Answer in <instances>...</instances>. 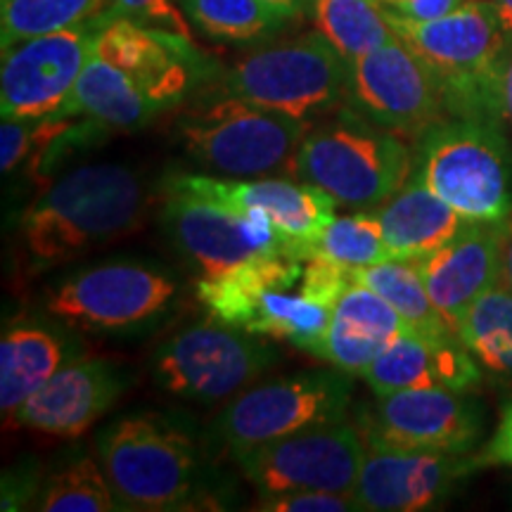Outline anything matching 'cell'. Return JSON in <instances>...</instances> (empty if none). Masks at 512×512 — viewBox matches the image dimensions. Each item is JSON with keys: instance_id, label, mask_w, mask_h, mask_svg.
<instances>
[{"instance_id": "obj_1", "label": "cell", "mask_w": 512, "mask_h": 512, "mask_svg": "<svg viewBox=\"0 0 512 512\" xmlns=\"http://www.w3.org/2000/svg\"><path fill=\"white\" fill-rule=\"evenodd\" d=\"M200 76L192 38L128 17L105 15V27L74 93L57 114L91 117L136 131L181 105Z\"/></svg>"}, {"instance_id": "obj_2", "label": "cell", "mask_w": 512, "mask_h": 512, "mask_svg": "<svg viewBox=\"0 0 512 512\" xmlns=\"http://www.w3.org/2000/svg\"><path fill=\"white\" fill-rule=\"evenodd\" d=\"M150 195L124 164H79L62 171L19 219V245L29 273H43L136 233Z\"/></svg>"}, {"instance_id": "obj_3", "label": "cell", "mask_w": 512, "mask_h": 512, "mask_svg": "<svg viewBox=\"0 0 512 512\" xmlns=\"http://www.w3.org/2000/svg\"><path fill=\"white\" fill-rule=\"evenodd\" d=\"M98 458L124 510H188L207 501L200 446L174 415H121L98 434Z\"/></svg>"}, {"instance_id": "obj_4", "label": "cell", "mask_w": 512, "mask_h": 512, "mask_svg": "<svg viewBox=\"0 0 512 512\" xmlns=\"http://www.w3.org/2000/svg\"><path fill=\"white\" fill-rule=\"evenodd\" d=\"M387 17L396 36L437 76L446 117L501 124L498 69L510 36L489 0H465L434 19H406L389 10Z\"/></svg>"}, {"instance_id": "obj_5", "label": "cell", "mask_w": 512, "mask_h": 512, "mask_svg": "<svg viewBox=\"0 0 512 512\" xmlns=\"http://www.w3.org/2000/svg\"><path fill=\"white\" fill-rule=\"evenodd\" d=\"M292 174L325 190L337 204L370 209L389 200L411 178L413 147L408 138L347 105L330 121L309 128Z\"/></svg>"}, {"instance_id": "obj_6", "label": "cell", "mask_w": 512, "mask_h": 512, "mask_svg": "<svg viewBox=\"0 0 512 512\" xmlns=\"http://www.w3.org/2000/svg\"><path fill=\"white\" fill-rule=\"evenodd\" d=\"M418 178L470 221L512 219V143L498 121L444 117L413 143Z\"/></svg>"}, {"instance_id": "obj_7", "label": "cell", "mask_w": 512, "mask_h": 512, "mask_svg": "<svg viewBox=\"0 0 512 512\" xmlns=\"http://www.w3.org/2000/svg\"><path fill=\"white\" fill-rule=\"evenodd\" d=\"M306 261L264 254L211 280H197V299L211 318L252 335L275 337L313 354L328 330L332 306L302 290Z\"/></svg>"}, {"instance_id": "obj_8", "label": "cell", "mask_w": 512, "mask_h": 512, "mask_svg": "<svg viewBox=\"0 0 512 512\" xmlns=\"http://www.w3.org/2000/svg\"><path fill=\"white\" fill-rule=\"evenodd\" d=\"M351 396V375L339 368L249 384L209 422L207 446L216 456L238 460L290 434L349 418Z\"/></svg>"}, {"instance_id": "obj_9", "label": "cell", "mask_w": 512, "mask_h": 512, "mask_svg": "<svg viewBox=\"0 0 512 512\" xmlns=\"http://www.w3.org/2000/svg\"><path fill=\"white\" fill-rule=\"evenodd\" d=\"M309 121L219 95L176 121L178 143L202 169L223 178H261L292 171Z\"/></svg>"}, {"instance_id": "obj_10", "label": "cell", "mask_w": 512, "mask_h": 512, "mask_svg": "<svg viewBox=\"0 0 512 512\" xmlns=\"http://www.w3.org/2000/svg\"><path fill=\"white\" fill-rule=\"evenodd\" d=\"M349 83L351 64L316 29L242 57L223 74L221 93L311 121L349 105Z\"/></svg>"}, {"instance_id": "obj_11", "label": "cell", "mask_w": 512, "mask_h": 512, "mask_svg": "<svg viewBox=\"0 0 512 512\" xmlns=\"http://www.w3.org/2000/svg\"><path fill=\"white\" fill-rule=\"evenodd\" d=\"M178 297V280L145 261H102L43 292V313L76 330L136 332L157 323Z\"/></svg>"}, {"instance_id": "obj_12", "label": "cell", "mask_w": 512, "mask_h": 512, "mask_svg": "<svg viewBox=\"0 0 512 512\" xmlns=\"http://www.w3.org/2000/svg\"><path fill=\"white\" fill-rule=\"evenodd\" d=\"M278 358L261 335L211 318L159 344L152 356V380L176 399L219 403L254 384Z\"/></svg>"}, {"instance_id": "obj_13", "label": "cell", "mask_w": 512, "mask_h": 512, "mask_svg": "<svg viewBox=\"0 0 512 512\" xmlns=\"http://www.w3.org/2000/svg\"><path fill=\"white\" fill-rule=\"evenodd\" d=\"M162 223L197 280L219 278L256 256L285 254L283 235L264 209H228L166 188Z\"/></svg>"}, {"instance_id": "obj_14", "label": "cell", "mask_w": 512, "mask_h": 512, "mask_svg": "<svg viewBox=\"0 0 512 512\" xmlns=\"http://www.w3.org/2000/svg\"><path fill=\"white\" fill-rule=\"evenodd\" d=\"M366 451V439L358 425L344 418L254 448L235 463L259 496L292 489L354 496Z\"/></svg>"}, {"instance_id": "obj_15", "label": "cell", "mask_w": 512, "mask_h": 512, "mask_svg": "<svg viewBox=\"0 0 512 512\" xmlns=\"http://www.w3.org/2000/svg\"><path fill=\"white\" fill-rule=\"evenodd\" d=\"M366 446L403 451L472 453L484 437L486 415L470 392L401 389L377 396L356 420Z\"/></svg>"}, {"instance_id": "obj_16", "label": "cell", "mask_w": 512, "mask_h": 512, "mask_svg": "<svg viewBox=\"0 0 512 512\" xmlns=\"http://www.w3.org/2000/svg\"><path fill=\"white\" fill-rule=\"evenodd\" d=\"M351 64L349 107L415 143L446 117L437 76L399 36Z\"/></svg>"}, {"instance_id": "obj_17", "label": "cell", "mask_w": 512, "mask_h": 512, "mask_svg": "<svg viewBox=\"0 0 512 512\" xmlns=\"http://www.w3.org/2000/svg\"><path fill=\"white\" fill-rule=\"evenodd\" d=\"M102 27H105V12L79 27L27 38L3 50V64H0L3 117L36 119L60 112L74 93Z\"/></svg>"}, {"instance_id": "obj_18", "label": "cell", "mask_w": 512, "mask_h": 512, "mask_svg": "<svg viewBox=\"0 0 512 512\" xmlns=\"http://www.w3.org/2000/svg\"><path fill=\"white\" fill-rule=\"evenodd\" d=\"M166 188L190 192L228 209H264L285 242V254L306 261L325 228L335 221L337 202L325 190L304 181L280 176H261L259 181H238L204 174H176Z\"/></svg>"}, {"instance_id": "obj_19", "label": "cell", "mask_w": 512, "mask_h": 512, "mask_svg": "<svg viewBox=\"0 0 512 512\" xmlns=\"http://www.w3.org/2000/svg\"><path fill=\"white\" fill-rule=\"evenodd\" d=\"M354 501L363 512H418L444 503L453 489L477 472L482 460L472 453L403 451L366 446Z\"/></svg>"}, {"instance_id": "obj_20", "label": "cell", "mask_w": 512, "mask_h": 512, "mask_svg": "<svg viewBox=\"0 0 512 512\" xmlns=\"http://www.w3.org/2000/svg\"><path fill=\"white\" fill-rule=\"evenodd\" d=\"M126 387V370L117 363L105 358H74L29 396L12 425L48 437H81L117 406Z\"/></svg>"}, {"instance_id": "obj_21", "label": "cell", "mask_w": 512, "mask_h": 512, "mask_svg": "<svg viewBox=\"0 0 512 512\" xmlns=\"http://www.w3.org/2000/svg\"><path fill=\"white\" fill-rule=\"evenodd\" d=\"M505 226L470 221L444 247L415 261L427 294L456 335L467 309L503 283Z\"/></svg>"}, {"instance_id": "obj_22", "label": "cell", "mask_w": 512, "mask_h": 512, "mask_svg": "<svg viewBox=\"0 0 512 512\" xmlns=\"http://www.w3.org/2000/svg\"><path fill=\"white\" fill-rule=\"evenodd\" d=\"M377 396L401 389H456L472 392L482 382V366L460 339H427L411 332L363 370Z\"/></svg>"}, {"instance_id": "obj_23", "label": "cell", "mask_w": 512, "mask_h": 512, "mask_svg": "<svg viewBox=\"0 0 512 512\" xmlns=\"http://www.w3.org/2000/svg\"><path fill=\"white\" fill-rule=\"evenodd\" d=\"M406 320L366 285H349L332 309L328 330L313 356L349 375H363L396 339L411 335Z\"/></svg>"}, {"instance_id": "obj_24", "label": "cell", "mask_w": 512, "mask_h": 512, "mask_svg": "<svg viewBox=\"0 0 512 512\" xmlns=\"http://www.w3.org/2000/svg\"><path fill=\"white\" fill-rule=\"evenodd\" d=\"M62 325L46 313L17 316L5 325L0 339V408L5 425L15 420L31 394L76 358Z\"/></svg>"}, {"instance_id": "obj_25", "label": "cell", "mask_w": 512, "mask_h": 512, "mask_svg": "<svg viewBox=\"0 0 512 512\" xmlns=\"http://www.w3.org/2000/svg\"><path fill=\"white\" fill-rule=\"evenodd\" d=\"M373 214L380 221L389 256L401 261H418L432 254L470 223L413 176L389 200L373 207Z\"/></svg>"}, {"instance_id": "obj_26", "label": "cell", "mask_w": 512, "mask_h": 512, "mask_svg": "<svg viewBox=\"0 0 512 512\" xmlns=\"http://www.w3.org/2000/svg\"><path fill=\"white\" fill-rule=\"evenodd\" d=\"M354 283L366 285L387 299L415 335L427 339H460L427 294L415 261L387 259L375 266L358 268L354 271Z\"/></svg>"}, {"instance_id": "obj_27", "label": "cell", "mask_w": 512, "mask_h": 512, "mask_svg": "<svg viewBox=\"0 0 512 512\" xmlns=\"http://www.w3.org/2000/svg\"><path fill=\"white\" fill-rule=\"evenodd\" d=\"M458 337L486 373L512 382V290L498 283L484 292L458 325Z\"/></svg>"}, {"instance_id": "obj_28", "label": "cell", "mask_w": 512, "mask_h": 512, "mask_svg": "<svg viewBox=\"0 0 512 512\" xmlns=\"http://www.w3.org/2000/svg\"><path fill=\"white\" fill-rule=\"evenodd\" d=\"M316 29L347 62L394 41L387 10L377 0H311Z\"/></svg>"}, {"instance_id": "obj_29", "label": "cell", "mask_w": 512, "mask_h": 512, "mask_svg": "<svg viewBox=\"0 0 512 512\" xmlns=\"http://www.w3.org/2000/svg\"><path fill=\"white\" fill-rule=\"evenodd\" d=\"M34 510L43 512H112L124 510L102 463L79 456L57 467L41 482Z\"/></svg>"}, {"instance_id": "obj_30", "label": "cell", "mask_w": 512, "mask_h": 512, "mask_svg": "<svg viewBox=\"0 0 512 512\" xmlns=\"http://www.w3.org/2000/svg\"><path fill=\"white\" fill-rule=\"evenodd\" d=\"M183 10L202 34L230 43L261 41L287 22L261 0H183Z\"/></svg>"}, {"instance_id": "obj_31", "label": "cell", "mask_w": 512, "mask_h": 512, "mask_svg": "<svg viewBox=\"0 0 512 512\" xmlns=\"http://www.w3.org/2000/svg\"><path fill=\"white\" fill-rule=\"evenodd\" d=\"M102 10L105 0H0L3 50L27 38L79 27Z\"/></svg>"}, {"instance_id": "obj_32", "label": "cell", "mask_w": 512, "mask_h": 512, "mask_svg": "<svg viewBox=\"0 0 512 512\" xmlns=\"http://www.w3.org/2000/svg\"><path fill=\"white\" fill-rule=\"evenodd\" d=\"M320 256L332 264L358 271L392 259L384 245L380 221L375 219L373 209H361L356 214L339 216L325 228V233L313 242L309 259ZM306 259V261H309Z\"/></svg>"}, {"instance_id": "obj_33", "label": "cell", "mask_w": 512, "mask_h": 512, "mask_svg": "<svg viewBox=\"0 0 512 512\" xmlns=\"http://www.w3.org/2000/svg\"><path fill=\"white\" fill-rule=\"evenodd\" d=\"M254 510L261 512H349L358 510L351 494L320 489H292L259 496Z\"/></svg>"}, {"instance_id": "obj_34", "label": "cell", "mask_w": 512, "mask_h": 512, "mask_svg": "<svg viewBox=\"0 0 512 512\" xmlns=\"http://www.w3.org/2000/svg\"><path fill=\"white\" fill-rule=\"evenodd\" d=\"M102 12L110 17L136 19V22L150 24V27L192 38L188 24H185L174 0H105V10Z\"/></svg>"}, {"instance_id": "obj_35", "label": "cell", "mask_w": 512, "mask_h": 512, "mask_svg": "<svg viewBox=\"0 0 512 512\" xmlns=\"http://www.w3.org/2000/svg\"><path fill=\"white\" fill-rule=\"evenodd\" d=\"M479 460H482V465L512 467V401L503 406L494 437L486 441L484 451L479 453Z\"/></svg>"}, {"instance_id": "obj_36", "label": "cell", "mask_w": 512, "mask_h": 512, "mask_svg": "<svg viewBox=\"0 0 512 512\" xmlns=\"http://www.w3.org/2000/svg\"><path fill=\"white\" fill-rule=\"evenodd\" d=\"M377 3L406 19H434L460 8L465 0H377Z\"/></svg>"}, {"instance_id": "obj_37", "label": "cell", "mask_w": 512, "mask_h": 512, "mask_svg": "<svg viewBox=\"0 0 512 512\" xmlns=\"http://www.w3.org/2000/svg\"><path fill=\"white\" fill-rule=\"evenodd\" d=\"M498 112H501V124L512 143V36L503 50L501 69H498Z\"/></svg>"}, {"instance_id": "obj_38", "label": "cell", "mask_w": 512, "mask_h": 512, "mask_svg": "<svg viewBox=\"0 0 512 512\" xmlns=\"http://www.w3.org/2000/svg\"><path fill=\"white\" fill-rule=\"evenodd\" d=\"M261 3H266L268 8H271L273 12H278L280 17L294 19L309 10L311 0H261Z\"/></svg>"}, {"instance_id": "obj_39", "label": "cell", "mask_w": 512, "mask_h": 512, "mask_svg": "<svg viewBox=\"0 0 512 512\" xmlns=\"http://www.w3.org/2000/svg\"><path fill=\"white\" fill-rule=\"evenodd\" d=\"M503 283L512 290V219L505 226V245H503Z\"/></svg>"}, {"instance_id": "obj_40", "label": "cell", "mask_w": 512, "mask_h": 512, "mask_svg": "<svg viewBox=\"0 0 512 512\" xmlns=\"http://www.w3.org/2000/svg\"><path fill=\"white\" fill-rule=\"evenodd\" d=\"M494 5L498 19H501L503 29L508 31V36H512V0H489Z\"/></svg>"}]
</instances>
